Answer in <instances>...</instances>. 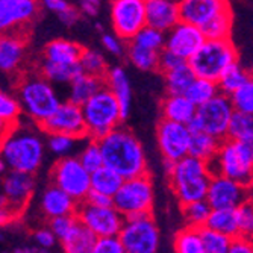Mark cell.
<instances>
[{
    "label": "cell",
    "mask_w": 253,
    "mask_h": 253,
    "mask_svg": "<svg viewBox=\"0 0 253 253\" xmlns=\"http://www.w3.org/2000/svg\"><path fill=\"white\" fill-rule=\"evenodd\" d=\"M238 61V52L234 42L224 40H206L196 55L188 61L196 76L217 81L227 67Z\"/></svg>",
    "instance_id": "8992f818"
},
{
    "label": "cell",
    "mask_w": 253,
    "mask_h": 253,
    "mask_svg": "<svg viewBox=\"0 0 253 253\" xmlns=\"http://www.w3.org/2000/svg\"><path fill=\"white\" fill-rule=\"evenodd\" d=\"M76 215L97 237L119 235L126 220L116 206H94L86 202L79 203Z\"/></svg>",
    "instance_id": "9a60e30c"
},
{
    "label": "cell",
    "mask_w": 253,
    "mask_h": 253,
    "mask_svg": "<svg viewBox=\"0 0 253 253\" xmlns=\"http://www.w3.org/2000/svg\"><path fill=\"white\" fill-rule=\"evenodd\" d=\"M105 85L112 91L114 96L117 97L120 106H122V114L123 119L126 120L129 112H130V102H132V89H130V82L127 78V73L123 67H112L105 78Z\"/></svg>",
    "instance_id": "484cf974"
},
{
    "label": "cell",
    "mask_w": 253,
    "mask_h": 253,
    "mask_svg": "<svg viewBox=\"0 0 253 253\" xmlns=\"http://www.w3.org/2000/svg\"><path fill=\"white\" fill-rule=\"evenodd\" d=\"M84 49L68 40H53L44 47V59L61 64H76L81 61Z\"/></svg>",
    "instance_id": "4316f807"
},
{
    "label": "cell",
    "mask_w": 253,
    "mask_h": 253,
    "mask_svg": "<svg viewBox=\"0 0 253 253\" xmlns=\"http://www.w3.org/2000/svg\"><path fill=\"white\" fill-rule=\"evenodd\" d=\"M102 0H81V11L85 15L96 17L100 11Z\"/></svg>",
    "instance_id": "91938a15"
},
{
    "label": "cell",
    "mask_w": 253,
    "mask_h": 253,
    "mask_svg": "<svg viewBox=\"0 0 253 253\" xmlns=\"http://www.w3.org/2000/svg\"><path fill=\"white\" fill-rule=\"evenodd\" d=\"M234 112L231 96L220 93L210 102L197 106L196 116L188 126L191 132H208L220 140H226Z\"/></svg>",
    "instance_id": "52a82bcc"
},
{
    "label": "cell",
    "mask_w": 253,
    "mask_h": 253,
    "mask_svg": "<svg viewBox=\"0 0 253 253\" xmlns=\"http://www.w3.org/2000/svg\"><path fill=\"white\" fill-rule=\"evenodd\" d=\"M44 156V141L34 126L21 125L20 122L3 132L2 159L9 170L35 173Z\"/></svg>",
    "instance_id": "7a4b0ae2"
},
{
    "label": "cell",
    "mask_w": 253,
    "mask_h": 253,
    "mask_svg": "<svg viewBox=\"0 0 253 253\" xmlns=\"http://www.w3.org/2000/svg\"><path fill=\"white\" fill-rule=\"evenodd\" d=\"M240 235L253 240V197L247 199L237 208Z\"/></svg>",
    "instance_id": "c3c4849f"
},
{
    "label": "cell",
    "mask_w": 253,
    "mask_h": 253,
    "mask_svg": "<svg viewBox=\"0 0 253 253\" xmlns=\"http://www.w3.org/2000/svg\"><path fill=\"white\" fill-rule=\"evenodd\" d=\"M126 53H127V59L130 61V64L133 67H136L138 70L143 72H158L159 67V52L158 50H152L147 47H143V45L136 44L133 41H129L127 47H126Z\"/></svg>",
    "instance_id": "1f68e13d"
},
{
    "label": "cell",
    "mask_w": 253,
    "mask_h": 253,
    "mask_svg": "<svg viewBox=\"0 0 253 253\" xmlns=\"http://www.w3.org/2000/svg\"><path fill=\"white\" fill-rule=\"evenodd\" d=\"M78 140H81V138L65 135V133H49L47 147L53 155L62 158V156H68L73 152Z\"/></svg>",
    "instance_id": "bcb514c9"
},
{
    "label": "cell",
    "mask_w": 253,
    "mask_h": 253,
    "mask_svg": "<svg viewBox=\"0 0 253 253\" xmlns=\"http://www.w3.org/2000/svg\"><path fill=\"white\" fill-rule=\"evenodd\" d=\"M253 76V72L247 70L238 61L234 62L231 67L226 68V72L218 79V86L223 94L232 96L238 88H241L250 78Z\"/></svg>",
    "instance_id": "836d02e7"
},
{
    "label": "cell",
    "mask_w": 253,
    "mask_h": 253,
    "mask_svg": "<svg viewBox=\"0 0 253 253\" xmlns=\"http://www.w3.org/2000/svg\"><path fill=\"white\" fill-rule=\"evenodd\" d=\"M153 197V183L146 173L125 179L120 190L114 194V206L126 218L132 214L152 212Z\"/></svg>",
    "instance_id": "30bf717a"
},
{
    "label": "cell",
    "mask_w": 253,
    "mask_h": 253,
    "mask_svg": "<svg viewBox=\"0 0 253 253\" xmlns=\"http://www.w3.org/2000/svg\"><path fill=\"white\" fill-rule=\"evenodd\" d=\"M205 226H210L215 231L229 235L237 237L240 235V224H238V214L234 208H223V210H212L208 223Z\"/></svg>",
    "instance_id": "d6a6232c"
},
{
    "label": "cell",
    "mask_w": 253,
    "mask_h": 253,
    "mask_svg": "<svg viewBox=\"0 0 253 253\" xmlns=\"http://www.w3.org/2000/svg\"><path fill=\"white\" fill-rule=\"evenodd\" d=\"M79 159L89 173H93L97 169L103 167L105 159H103V153H102L99 141L89 138V141L84 146L82 152L79 153Z\"/></svg>",
    "instance_id": "ee69618b"
},
{
    "label": "cell",
    "mask_w": 253,
    "mask_h": 253,
    "mask_svg": "<svg viewBox=\"0 0 253 253\" xmlns=\"http://www.w3.org/2000/svg\"><path fill=\"white\" fill-rule=\"evenodd\" d=\"M169 94H185L191 82L196 79V73L188 62L176 67L174 70L164 75Z\"/></svg>",
    "instance_id": "e575fe53"
},
{
    "label": "cell",
    "mask_w": 253,
    "mask_h": 253,
    "mask_svg": "<svg viewBox=\"0 0 253 253\" xmlns=\"http://www.w3.org/2000/svg\"><path fill=\"white\" fill-rule=\"evenodd\" d=\"M59 20L64 23V25L67 26V28H72V26H75L76 23L81 20V11L78 9V8H75V6H70L68 5L64 11H61L59 14Z\"/></svg>",
    "instance_id": "6f0895ef"
},
{
    "label": "cell",
    "mask_w": 253,
    "mask_h": 253,
    "mask_svg": "<svg viewBox=\"0 0 253 253\" xmlns=\"http://www.w3.org/2000/svg\"><path fill=\"white\" fill-rule=\"evenodd\" d=\"M119 235L126 253H155L159 249L161 235L152 212L126 217Z\"/></svg>",
    "instance_id": "ba28073f"
},
{
    "label": "cell",
    "mask_w": 253,
    "mask_h": 253,
    "mask_svg": "<svg viewBox=\"0 0 253 253\" xmlns=\"http://www.w3.org/2000/svg\"><path fill=\"white\" fill-rule=\"evenodd\" d=\"M94 253H126V252L120 240V235H108V237L97 238Z\"/></svg>",
    "instance_id": "816d5d0a"
},
{
    "label": "cell",
    "mask_w": 253,
    "mask_h": 253,
    "mask_svg": "<svg viewBox=\"0 0 253 253\" xmlns=\"http://www.w3.org/2000/svg\"><path fill=\"white\" fill-rule=\"evenodd\" d=\"M229 253H253V240L244 235L234 237Z\"/></svg>",
    "instance_id": "11a10c76"
},
{
    "label": "cell",
    "mask_w": 253,
    "mask_h": 253,
    "mask_svg": "<svg viewBox=\"0 0 253 253\" xmlns=\"http://www.w3.org/2000/svg\"><path fill=\"white\" fill-rule=\"evenodd\" d=\"M197 112V106L185 94H167L161 103L163 119L190 125Z\"/></svg>",
    "instance_id": "cb8c5ba5"
},
{
    "label": "cell",
    "mask_w": 253,
    "mask_h": 253,
    "mask_svg": "<svg viewBox=\"0 0 253 253\" xmlns=\"http://www.w3.org/2000/svg\"><path fill=\"white\" fill-rule=\"evenodd\" d=\"M35 188V177L32 173L8 170L2 180V224H6L17 217L29 203Z\"/></svg>",
    "instance_id": "9c48e42d"
},
{
    "label": "cell",
    "mask_w": 253,
    "mask_h": 253,
    "mask_svg": "<svg viewBox=\"0 0 253 253\" xmlns=\"http://www.w3.org/2000/svg\"><path fill=\"white\" fill-rule=\"evenodd\" d=\"M97 238L99 237L78 218L72 231L61 240V246L67 253H94Z\"/></svg>",
    "instance_id": "d4e9b609"
},
{
    "label": "cell",
    "mask_w": 253,
    "mask_h": 253,
    "mask_svg": "<svg viewBox=\"0 0 253 253\" xmlns=\"http://www.w3.org/2000/svg\"><path fill=\"white\" fill-rule=\"evenodd\" d=\"M226 9H231L229 0H179L180 20L199 28Z\"/></svg>",
    "instance_id": "ffe728a7"
},
{
    "label": "cell",
    "mask_w": 253,
    "mask_h": 253,
    "mask_svg": "<svg viewBox=\"0 0 253 253\" xmlns=\"http://www.w3.org/2000/svg\"><path fill=\"white\" fill-rule=\"evenodd\" d=\"M123 182H125V177L108 166H103L91 173V190L105 193L112 197L120 190Z\"/></svg>",
    "instance_id": "4dcf8cb0"
},
{
    "label": "cell",
    "mask_w": 253,
    "mask_h": 253,
    "mask_svg": "<svg viewBox=\"0 0 253 253\" xmlns=\"http://www.w3.org/2000/svg\"><path fill=\"white\" fill-rule=\"evenodd\" d=\"M206 40H224L231 37L232 31V11L226 9L210 20L206 25L200 28Z\"/></svg>",
    "instance_id": "f35d334b"
},
{
    "label": "cell",
    "mask_w": 253,
    "mask_h": 253,
    "mask_svg": "<svg viewBox=\"0 0 253 253\" xmlns=\"http://www.w3.org/2000/svg\"><path fill=\"white\" fill-rule=\"evenodd\" d=\"M206 41L203 31L193 23L180 20L166 32V47L190 61Z\"/></svg>",
    "instance_id": "ac0fdd59"
},
{
    "label": "cell",
    "mask_w": 253,
    "mask_h": 253,
    "mask_svg": "<svg viewBox=\"0 0 253 253\" xmlns=\"http://www.w3.org/2000/svg\"><path fill=\"white\" fill-rule=\"evenodd\" d=\"M170 188L180 205L206 199L212 179L210 163L191 155L176 161L167 171Z\"/></svg>",
    "instance_id": "3957f363"
},
{
    "label": "cell",
    "mask_w": 253,
    "mask_h": 253,
    "mask_svg": "<svg viewBox=\"0 0 253 253\" xmlns=\"http://www.w3.org/2000/svg\"><path fill=\"white\" fill-rule=\"evenodd\" d=\"M130 41L143 45V47L161 52L166 47V32L147 25L146 28H143L140 32H138Z\"/></svg>",
    "instance_id": "f6af8a7d"
},
{
    "label": "cell",
    "mask_w": 253,
    "mask_h": 253,
    "mask_svg": "<svg viewBox=\"0 0 253 253\" xmlns=\"http://www.w3.org/2000/svg\"><path fill=\"white\" fill-rule=\"evenodd\" d=\"M220 93H221V91H220V86H218V82L217 81L196 76V79L188 86L185 96L196 106H200V105H203L206 102H210L212 97H215Z\"/></svg>",
    "instance_id": "8d00e7d4"
},
{
    "label": "cell",
    "mask_w": 253,
    "mask_h": 253,
    "mask_svg": "<svg viewBox=\"0 0 253 253\" xmlns=\"http://www.w3.org/2000/svg\"><path fill=\"white\" fill-rule=\"evenodd\" d=\"M40 0H0V29L5 34L29 26L38 14Z\"/></svg>",
    "instance_id": "d6986e66"
},
{
    "label": "cell",
    "mask_w": 253,
    "mask_h": 253,
    "mask_svg": "<svg viewBox=\"0 0 253 253\" xmlns=\"http://www.w3.org/2000/svg\"><path fill=\"white\" fill-rule=\"evenodd\" d=\"M111 23L114 34L130 41L147 26L146 0H111Z\"/></svg>",
    "instance_id": "4fadbf2b"
},
{
    "label": "cell",
    "mask_w": 253,
    "mask_h": 253,
    "mask_svg": "<svg viewBox=\"0 0 253 253\" xmlns=\"http://www.w3.org/2000/svg\"><path fill=\"white\" fill-rule=\"evenodd\" d=\"M173 250L177 253H205L200 229L194 226H185L174 235Z\"/></svg>",
    "instance_id": "d590c367"
},
{
    "label": "cell",
    "mask_w": 253,
    "mask_h": 253,
    "mask_svg": "<svg viewBox=\"0 0 253 253\" xmlns=\"http://www.w3.org/2000/svg\"><path fill=\"white\" fill-rule=\"evenodd\" d=\"M103 86H105V79L103 78H97V76H93V75L81 73L70 84L68 100H72V102H75L78 105H84L86 100H89Z\"/></svg>",
    "instance_id": "83f0119b"
},
{
    "label": "cell",
    "mask_w": 253,
    "mask_h": 253,
    "mask_svg": "<svg viewBox=\"0 0 253 253\" xmlns=\"http://www.w3.org/2000/svg\"><path fill=\"white\" fill-rule=\"evenodd\" d=\"M235 111H243L253 116V76L231 96Z\"/></svg>",
    "instance_id": "7dc6e473"
},
{
    "label": "cell",
    "mask_w": 253,
    "mask_h": 253,
    "mask_svg": "<svg viewBox=\"0 0 253 253\" xmlns=\"http://www.w3.org/2000/svg\"><path fill=\"white\" fill-rule=\"evenodd\" d=\"M212 212V206L206 199L194 200L182 205V215L188 226L202 227L208 223V218Z\"/></svg>",
    "instance_id": "74e56055"
},
{
    "label": "cell",
    "mask_w": 253,
    "mask_h": 253,
    "mask_svg": "<svg viewBox=\"0 0 253 253\" xmlns=\"http://www.w3.org/2000/svg\"><path fill=\"white\" fill-rule=\"evenodd\" d=\"M102 44L103 47L114 56H123V53L126 52L125 47V40L120 38L117 34H103L102 35Z\"/></svg>",
    "instance_id": "f5cc1de1"
},
{
    "label": "cell",
    "mask_w": 253,
    "mask_h": 253,
    "mask_svg": "<svg viewBox=\"0 0 253 253\" xmlns=\"http://www.w3.org/2000/svg\"><path fill=\"white\" fill-rule=\"evenodd\" d=\"M34 240H35L37 246L41 249V252H45V250H50L56 244L58 237L53 234L50 227H41L34 232Z\"/></svg>",
    "instance_id": "db71d44e"
},
{
    "label": "cell",
    "mask_w": 253,
    "mask_h": 253,
    "mask_svg": "<svg viewBox=\"0 0 253 253\" xmlns=\"http://www.w3.org/2000/svg\"><path fill=\"white\" fill-rule=\"evenodd\" d=\"M78 221V215L76 214H70V215H59L55 218H50L49 221V227L53 231V234L58 237V240L61 241L68 232L72 231L73 226Z\"/></svg>",
    "instance_id": "681fc988"
},
{
    "label": "cell",
    "mask_w": 253,
    "mask_h": 253,
    "mask_svg": "<svg viewBox=\"0 0 253 253\" xmlns=\"http://www.w3.org/2000/svg\"><path fill=\"white\" fill-rule=\"evenodd\" d=\"M253 132V116L243 111H235L229 123L227 138L229 140L238 141L241 138L250 135Z\"/></svg>",
    "instance_id": "7bdbcfd3"
},
{
    "label": "cell",
    "mask_w": 253,
    "mask_h": 253,
    "mask_svg": "<svg viewBox=\"0 0 253 253\" xmlns=\"http://www.w3.org/2000/svg\"><path fill=\"white\" fill-rule=\"evenodd\" d=\"M147 25L159 31H170L180 21L179 2L176 0H146Z\"/></svg>",
    "instance_id": "7402d4cb"
},
{
    "label": "cell",
    "mask_w": 253,
    "mask_h": 253,
    "mask_svg": "<svg viewBox=\"0 0 253 253\" xmlns=\"http://www.w3.org/2000/svg\"><path fill=\"white\" fill-rule=\"evenodd\" d=\"M105 166L120 173L125 179L147 173V161L143 144L135 133L122 125L99 138Z\"/></svg>",
    "instance_id": "6da1fadb"
},
{
    "label": "cell",
    "mask_w": 253,
    "mask_h": 253,
    "mask_svg": "<svg viewBox=\"0 0 253 253\" xmlns=\"http://www.w3.org/2000/svg\"><path fill=\"white\" fill-rule=\"evenodd\" d=\"M78 206H79V202L75 200L68 193H65L62 188L56 187L55 183H50V185L44 190L41 196V202H40L41 212L49 220L59 217V215L76 214Z\"/></svg>",
    "instance_id": "44dd1931"
},
{
    "label": "cell",
    "mask_w": 253,
    "mask_h": 253,
    "mask_svg": "<svg viewBox=\"0 0 253 253\" xmlns=\"http://www.w3.org/2000/svg\"><path fill=\"white\" fill-rule=\"evenodd\" d=\"M84 202H86L89 205H94V206H114V197L112 196H108V194L96 191V190H91L86 194Z\"/></svg>",
    "instance_id": "9f6ffc18"
},
{
    "label": "cell",
    "mask_w": 253,
    "mask_h": 253,
    "mask_svg": "<svg viewBox=\"0 0 253 253\" xmlns=\"http://www.w3.org/2000/svg\"><path fill=\"white\" fill-rule=\"evenodd\" d=\"M210 167L212 174H223L246 187H253V164L243 155L234 140L226 138L221 141L215 158L210 161Z\"/></svg>",
    "instance_id": "7c38bea8"
},
{
    "label": "cell",
    "mask_w": 253,
    "mask_h": 253,
    "mask_svg": "<svg viewBox=\"0 0 253 253\" xmlns=\"http://www.w3.org/2000/svg\"><path fill=\"white\" fill-rule=\"evenodd\" d=\"M82 111L86 123V136L93 140L105 136L125 120L117 97L106 85L82 105Z\"/></svg>",
    "instance_id": "5b68a950"
},
{
    "label": "cell",
    "mask_w": 253,
    "mask_h": 253,
    "mask_svg": "<svg viewBox=\"0 0 253 253\" xmlns=\"http://www.w3.org/2000/svg\"><path fill=\"white\" fill-rule=\"evenodd\" d=\"M26 55V41L21 34L8 32L0 40V70L14 73L21 67Z\"/></svg>",
    "instance_id": "603a6c76"
},
{
    "label": "cell",
    "mask_w": 253,
    "mask_h": 253,
    "mask_svg": "<svg viewBox=\"0 0 253 253\" xmlns=\"http://www.w3.org/2000/svg\"><path fill=\"white\" fill-rule=\"evenodd\" d=\"M40 3H42V6H45L49 11H53L58 14L68 6L67 0H40Z\"/></svg>",
    "instance_id": "94428289"
},
{
    "label": "cell",
    "mask_w": 253,
    "mask_h": 253,
    "mask_svg": "<svg viewBox=\"0 0 253 253\" xmlns=\"http://www.w3.org/2000/svg\"><path fill=\"white\" fill-rule=\"evenodd\" d=\"M17 97L23 114L35 125L41 126L61 105L52 82L41 72L25 76L17 86Z\"/></svg>",
    "instance_id": "277c9868"
},
{
    "label": "cell",
    "mask_w": 253,
    "mask_h": 253,
    "mask_svg": "<svg viewBox=\"0 0 253 253\" xmlns=\"http://www.w3.org/2000/svg\"><path fill=\"white\" fill-rule=\"evenodd\" d=\"M188 62L187 59H183L182 56L176 55L174 52L169 50L167 47H164L163 50L159 52V67H158V72L159 73H169L171 70H174L176 67L182 65V64H185Z\"/></svg>",
    "instance_id": "f907efd6"
},
{
    "label": "cell",
    "mask_w": 253,
    "mask_h": 253,
    "mask_svg": "<svg viewBox=\"0 0 253 253\" xmlns=\"http://www.w3.org/2000/svg\"><path fill=\"white\" fill-rule=\"evenodd\" d=\"M200 235L205 253H227L231 249L232 237L224 235L210 226H202Z\"/></svg>",
    "instance_id": "60d3db41"
},
{
    "label": "cell",
    "mask_w": 253,
    "mask_h": 253,
    "mask_svg": "<svg viewBox=\"0 0 253 253\" xmlns=\"http://www.w3.org/2000/svg\"><path fill=\"white\" fill-rule=\"evenodd\" d=\"M50 180L79 203L91 191V173L84 167L79 156H62L50 170Z\"/></svg>",
    "instance_id": "8fae6325"
},
{
    "label": "cell",
    "mask_w": 253,
    "mask_h": 253,
    "mask_svg": "<svg viewBox=\"0 0 253 253\" xmlns=\"http://www.w3.org/2000/svg\"><path fill=\"white\" fill-rule=\"evenodd\" d=\"M40 72L52 84H72L82 72L79 62L76 64H61L44 59L40 65Z\"/></svg>",
    "instance_id": "f1b7e54d"
},
{
    "label": "cell",
    "mask_w": 253,
    "mask_h": 253,
    "mask_svg": "<svg viewBox=\"0 0 253 253\" xmlns=\"http://www.w3.org/2000/svg\"><path fill=\"white\" fill-rule=\"evenodd\" d=\"M193 132L188 125L163 119L156 127V140L159 152L164 159L179 161L190 155Z\"/></svg>",
    "instance_id": "5bb4252c"
},
{
    "label": "cell",
    "mask_w": 253,
    "mask_h": 253,
    "mask_svg": "<svg viewBox=\"0 0 253 253\" xmlns=\"http://www.w3.org/2000/svg\"><path fill=\"white\" fill-rule=\"evenodd\" d=\"M21 112L23 108L18 97L3 91L0 94V120H2V127H8V130L14 127L20 122Z\"/></svg>",
    "instance_id": "ab89813d"
},
{
    "label": "cell",
    "mask_w": 253,
    "mask_h": 253,
    "mask_svg": "<svg viewBox=\"0 0 253 253\" xmlns=\"http://www.w3.org/2000/svg\"><path fill=\"white\" fill-rule=\"evenodd\" d=\"M79 64L82 67L84 73L93 75V76H97V78H103L105 79L108 72H109L105 58L99 52H94V50H88V49L85 50L84 49V53L81 56Z\"/></svg>",
    "instance_id": "b9f144b4"
},
{
    "label": "cell",
    "mask_w": 253,
    "mask_h": 253,
    "mask_svg": "<svg viewBox=\"0 0 253 253\" xmlns=\"http://www.w3.org/2000/svg\"><path fill=\"white\" fill-rule=\"evenodd\" d=\"M237 144H238L240 150L243 152V155L253 164V132L250 135L241 138V140H238Z\"/></svg>",
    "instance_id": "680465c9"
},
{
    "label": "cell",
    "mask_w": 253,
    "mask_h": 253,
    "mask_svg": "<svg viewBox=\"0 0 253 253\" xmlns=\"http://www.w3.org/2000/svg\"><path fill=\"white\" fill-rule=\"evenodd\" d=\"M40 127L47 135L65 133V135H72L76 138H85L86 123L84 117L82 105H78L72 100L61 102L58 109Z\"/></svg>",
    "instance_id": "2e32d148"
},
{
    "label": "cell",
    "mask_w": 253,
    "mask_h": 253,
    "mask_svg": "<svg viewBox=\"0 0 253 253\" xmlns=\"http://www.w3.org/2000/svg\"><path fill=\"white\" fill-rule=\"evenodd\" d=\"M252 188L253 187H246L243 183L223 174H212L206 200L210 202L212 210H237L241 203L252 197Z\"/></svg>",
    "instance_id": "e0dca14e"
},
{
    "label": "cell",
    "mask_w": 253,
    "mask_h": 253,
    "mask_svg": "<svg viewBox=\"0 0 253 253\" xmlns=\"http://www.w3.org/2000/svg\"><path fill=\"white\" fill-rule=\"evenodd\" d=\"M220 138L208 133V132H193L191 144H190V155L199 158L202 161L210 163L212 161L221 146Z\"/></svg>",
    "instance_id": "f546056e"
}]
</instances>
